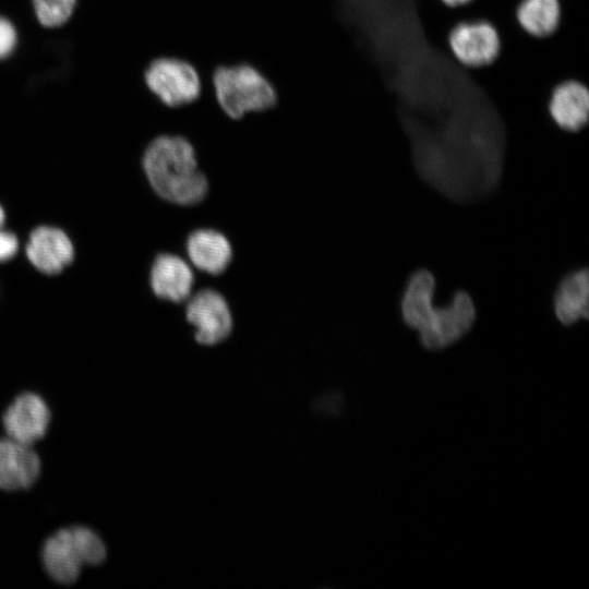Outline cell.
Instances as JSON below:
<instances>
[{"label":"cell","mask_w":589,"mask_h":589,"mask_svg":"<svg viewBox=\"0 0 589 589\" xmlns=\"http://www.w3.org/2000/svg\"><path fill=\"white\" fill-rule=\"evenodd\" d=\"M143 168L153 190L167 202L190 206L206 196L207 179L193 145L183 136L154 139L144 152Z\"/></svg>","instance_id":"obj_1"},{"label":"cell","mask_w":589,"mask_h":589,"mask_svg":"<svg viewBox=\"0 0 589 589\" xmlns=\"http://www.w3.org/2000/svg\"><path fill=\"white\" fill-rule=\"evenodd\" d=\"M213 86L220 109L231 119L262 112L277 103L272 82L249 63L219 65L213 73Z\"/></svg>","instance_id":"obj_2"},{"label":"cell","mask_w":589,"mask_h":589,"mask_svg":"<svg viewBox=\"0 0 589 589\" xmlns=\"http://www.w3.org/2000/svg\"><path fill=\"white\" fill-rule=\"evenodd\" d=\"M100 537L86 527L57 531L44 544L43 562L48 575L59 584L74 582L83 565H98L106 558Z\"/></svg>","instance_id":"obj_3"},{"label":"cell","mask_w":589,"mask_h":589,"mask_svg":"<svg viewBox=\"0 0 589 589\" xmlns=\"http://www.w3.org/2000/svg\"><path fill=\"white\" fill-rule=\"evenodd\" d=\"M147 88L167 107L195 101L202 91L200 75L188 61L175 57L153 60L144 72Z\"/></svg>","instance_id":"obj_4"},{"label":"cell","mask_w":589,"mask_h":589,"mask_svg":"<svg viewBox=\"0 0 589 589\" xmlns=\"http://www.w3.org/2000/svg\"><path fill=\"white\" fill-rule=\"evenodd\" d=\"M476 318L471 296L465 290H457L446 305L432 306L425 325L418 332L420 342L429 350L444 349L462 338Z\"/></svg>","instance_id":"obj_5"},{"label":"cell","mask_w":589,"mask_h":589,"mask_svg":"<svg viewBox=\"0 0 589 589\" xmlns=\"http://www.w3.org/2000/svg\"><path fill=\"white\" fill-rule=\"evenodd\" d=\"M185 318L194 327V337L202 345L224 341L232 329L230 308L221 293L203 289L188 298Z\"/></svg>","instance_id":"obj_6"},{"label":"cell","mask_w":589,"mask_h":589,"mask_svg":"<svg viewBox=\"0 0 589 589\" xmlns=\"http://www.w3.org/2000/svg\"><path fill=\"white\" fill-rule=\"evenodd\" d=\"M448 47L462 67L479 68L491 63L500 50L496 29L486 21H467L455 25L448 35Z\"/></svg>","instance_id":"obj_7"},{"label":"cell","mask_w":589,"mask_h":589,"mask_svg":"<svg viewBox=\"0 0 589 589\" xmlns=\"http://www.w3.org/2000/svg\"><path fill=\"white\" fill-rule=\"evenodd\" d=\"M50 420L45 400L34 394L17 396L5 410L2 422L9 438L32 445L44 437Z\"/></svg>","instance_id":"obj_8"},{"label":"cell","mask_w":589,"mask_h":589,"mask_svg":"<svg viewBox=\"0 0 589 589\" xmlns=\"http://www.w3.org/2000/svg\"><path fill=\"white\" fill-rule=\"evenodd\" d=\"M26 255L40 272L57 274L72 262L74 249L62 230L41 226L32 231L26 245Z\"/></svg>","instance_id":"obj_9"},{"label":"cell","mask_w":589,"mask_h":589,"mask_svg":"<svg viewBox=\"0 0 589 589\" xmlns=\"http://www.w3.org/2000/svg\"><path fill=\"white\" fill-rule=\"evenodd\" d=\"M40 472L38 455L14 440H0V489L15 491L31 488Z\"/></svg>","instance_id":"obj_10"},{"label":"cell","mask_w":589,"mask_h":589,"mask_svg":"<svg viewBox=\"0 0 589 589\" xmlns=\"http://www.w3.org/2000/svg\"><path fill=\"white\" fill-rule=\"evenodd\" d=\"M548 110L560 129L577 132L589 121V91L580 82L564 81L553 88Z\"/></svg>","instance_id":"obj_11"},{"label":"cell","mask_w":589,"mask_h":589,"mask_svg":"<svg viewBox=\"0 0 589 589\" xmlns=\"http://www.w3.org/2000/svg\"><path fill=\"white\" fill-rule=\"evenodd\" d=\"M149 280L153 292L158 298L180 303L192 294L194 276L183 259L161 253L153 263Z\"/></svg>","instance_id":"obj_12"},{"label":"cell","mask_w":589,"mask_h":589,"mask_svg":"<svg viewBox=\"0 0 589 589\" xmlns=\"http://www.w3.org/2000/svg\"><path fill=\"white\" fill-rule=\"evenodd\" d=\"M556 318L565 326L573 325L589 316V273L587 268H576L565 274L553 296Z\"/></svg>","instance_id":"obj_13"},{"label":"cell","mask_w":589,"mask_h":589,"mask_svg":"<svg viewBox=\"0 0 589 589\" xmlns=\"http://www.w3.org/2000/svg\"><path fill=\"white\" fill-rule=\"evenodd\" d=\"M187 253L194 267L209 275H219L232 259L231 243L214 229H197L187 240Z\"/></svg>","instance_id":"obj_14"},{"label":"cell","mask_w":589,"mask_h":589,"mask_svg":"<svg viewBox=\"0 0 589 589\" xmlns=\"http://www.w3.org/2000/svg\"><path fill=\"white\" fill-rule=\"evenodd\" d=\"M434 290L435 278L430 271L420 268L409 276L400 298V315L408 327L422 329L434 305Z\"/></svg>","instance_id":"obj_15"},{"label":"cell","mask_w":589,"mask_h":589,"mask_svg":"<svg viewBox=\"0 0 589 589\" xmlns=\"http://www.w3.org/2000/svg\"><path fill=\"white\" fill-rule=\"evenodd\" d=\"M516 19L528 34L548 36L558 24V0H521L516 9Z\"/></svg>","instance_id":"obj_16"},{"label":"cell","mask_w":589,"mask_h":589,"mask_svg":"<svg viewBox=\"0 0 589 589\" xmlns=\"http://www.w3.org/2000/svg\"><path fill=\"white\" fill-rule=\"evenodd\" d=\"M37 21L47 28L64 25L73 15L76 0H32Z\"/></svg>","instance_id":"obj_17"},{"label":"cell","mask_w":589,"mask_h":589,"mask_svg":"<svg viewBox=\"0 0 589 589\" xmlns=\"http://www.w3.org/2000/svg\"><path fill=\"white\" fill-rule=\"evenodd\" d=\"M17 45V33L12 22L0 16V60L10 57Z\"/></svg>","instance_id":"obj_18"},{"label":"cell","mask_w":589,"mask_h":589,"mask_svg":"<svg viewBox=\"0 0 589 589\" xmlns=\"http://www.w3.org/2000/svg\"><path fill=\"white\" fill-rule=\"evenodd\" d=\"M17 249L19 242L15 235L0 228V261L11 259Z\"/></svg>","instance_id":"obj_19"},{"label":"cell","mask_w":589,"mask_h":589,"mask_svg":"<svg viewBox=\"0 0 589 589\" xmlns=\"http://www.w3.org/2000/svg\"><path fill=\"white\" fill-rule=\"evenodd\" d=\"M441 1L448 7H458V5L466 4L470 0H441Z\"/></svg>","instance_id":"obj_20"},{"label":"cell","mask_w":589,"mask_h":589,"mask_svg":"<svg viewBox=\"0 0 589 589\" xmlns=\"http://www.w3.org/2000/svg\"><path fill=\"white\" fill-rule=\"evenodd\" d=\"M4 219H5L4 211H3V208L0 206V228L2 227V225H3V223H4Z\"/></svg>","instance_id":"obj_21"}]
</instances>
